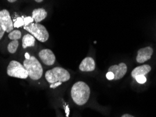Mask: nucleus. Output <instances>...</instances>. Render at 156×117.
<instances>
[{
  "label": "nucleus",
  "instance_id": "obj_5",
  "mask_svg": "<svg viewBox=\"0 0 156 117\" xmlns=\"http://www.w3.org/2000/svg\"><path fill=\"white\" fill-rule=\"evenodd\" d=\"M6 72L9 77L19 78L22 79H27V77H29L28 72L23 65L16 60H12L9 63Z\"/></svg>",
  "mask_w": 156,
  "mask_h": 117
},
{
  "label": "nucleus",
  "instance_id": "obj_15",
  "mask_svg": "<svg viewBox=\"0 0 156 117\" xmlns=\"http://www.w3.org/2000/svg\"><path fill=\"white\" fill-rule=\"evenodd\" d=\"M8 36L11 40H18L21 37V33L19 30H13L9 34Z\"/></svg>",
  "mask_w": 156,
  "mask_h": 117
},
{
  "label": "nucleus",
  "instance_id": "obj_7",
  "mask_svg": "<svg viewBox=\"0 0 156 117\" xmlns=\"http://www.w3.org/2000/svg\"><path fill=\"white\" fill-rule=\"evenodd\" d=\"M39 57L46 65L51 66L55 63L56 57L52 50L50 49H43L39 52Z\"/></svg>",
  "mask_w": 156,
  "mask_h": 117
},
{
  "label": "nucleus",
  "instance_id": "obj_12",
  "mask_svg": "<svg viewBox=\"0 0 156 117\" xmlns=\"http://www.w3.org/2000/svg\"><path fill=\"white\" fill-rule=\"evenodd\" d=\"M47 16V12L44 9H36L33 10V13H32V17H33L34 21L35 23H39V22L44 20Z\"/></svg>",
  "mask_w": 156,
  "mask_h": 117
},
{
  "label": "nucleus",
  "instance_id": "obj_21",
  "mask_svg": "<svg viewBox=\"0 0 156 117\" xmlns=\"http://www.w3.org/2000/svg\"><path fill=\"white\" fill-rule=\"evenodd\" d=\"M4 33H5V31L4 30L1 25H0V40H1L2 38L3 37Z\"/></svg>",
  "mask_w": 156,
  "mask_h": 117
},
{
  "label": "nucleus",
  "instance_id": "obj_6",
  "mask_svg": "<svg viewBox=\"0 0 156 117\" xmlns=\"http://www.w3.org/2000/svg\"><path fill=\"white\" fill-rule=\"evenodd\" d=\"M0 25L6 33H10L13 30L14 25L11 19L10 13L6 9L0 11Z\"/></svg>",
  "mask_w": 156,
  "mask_h": 117
},
{
  "label": "nucleus",
  "instance_id": "obj_1",
  "mask_svg": "<svg viewBox=\"0 0 156 117\" xmlns=\"http://www.w3.org/2000/svg\"><path fill=\"white\" fill-rule=\"evenodd\" d=\"M90 96V88L83 81L76 82L71 88V97L75 104L83 105L86 104Z\"/></svg>",
  "mask_w": 156,
  "mask_h": 117
},
{
  "label": "nucleus",
  "instance_id": "obj_18",
  "mask_svg": "<svg viewBox=\"0 0 156 117\" xmlns=\"http://www.w3.org/2000/svg\"><path fill=\"white\" fill-rule=\"evenodd\" d=\"M135 79H136V81L138 82L139 84H141L146 83V78L145 76H139V77H137L135 78Z\"/></svg>",
  "mask_w": 156,
  "mask_h": 117
},
{
  "label": "nucleus",
  "instance_id": "obj_19",
  "mask_svg": "<svg viewBox=\"0 0 156 117\" xmlns=\"http://www.w3.org/2000/svg\"><path fill=\"white\" fill-rule=\"evenodd\" d=\"M105 76H106V78L108 80H114V75L111 72H108Z\"/></svg>",
  "mask_w": 156,
  "mask_h": 117
},
{
  "label": "nucleus",
  "instance_id": "obj_9",
  "mask_svg": "<svg viewBox=\"0 0 156 117\" xmlns=\"http://www.w3.org/2000/svg\"><path fill=\"white\" fill-rule=\"evenodd\" d=\"M153 53V50L151 47L148 46L138 50L136 56V61L139 63H144L146 61L151 58V56Z\"/></svg>",
  "mask_w": 156,
  "mask_h": 117
},
{
  "label": "nucleus",
  "instance_id": "obj_17",
  "mask_svg": "<svg viewBox=\"0 0 156 117\" xmlns=\"http://www.w3.org/2000/svg\"><path fill=\"white\" fill-rule=\"evenodd\" d=\"M24 20V26H27V25H30V23H33L34 20L33 17L30 16H27V17H23Z\"/></svg>",
  "mask_w": 156,
  "mask_h": 117
},
{
  "label": "nucleus",
  "instance_id": "obj_11",
  "mask_svg": "<svg viewBox=\"0 0 156 117\" xmlns=\"http://www.w3.org/2000/svg\"><path fill=\"white\" fill-rule=\"evenodd\" d=\"M151 70V67L148 65H144L134 68L132 72V77L136 78L139 76H146Z\"/></svg>",
  "mask_w": 156,
  "mask_h": 117
},
{
  "label": "nucleus",
  "instance_id": "obj_22",
  "mask_svg": "<svg viewBox=\"0 0 156 117\" xmlns=\"http://www.w3.org/2000/svg\"><path fill=\"white\" fill-rule=\"evenodd\" d=\"M121 117H134V116H133L132 115H130V114H124V115H122Z\"/></svg>",
  "mask_w": 156,
  "mask_h": 117
},
{
  "label": "nucleus",
  "instance_id": "obj_24",
  "mask_svg": "<svg viewBox=\"0 0 156 117\" xmlns=\"http://www.w3.org/2000/svg\"><path fill=\"white\" fill-rule=\"evenodd\" d=\"M7 1H8L9 2H10V3H13V2H16L17 0H7Z\"/></svg>",
  "mask_w": 156,
  "mask_h": 117
},
{
  "label": "nucleus",
  "instance_id": "obj_8",
  "mask_svg": "<svg viewBox=\"0 0 156 117\" xmlns=\"http://www.w3.org/2000/svg\"><path fill=\"white\" fill-rule=\"evenodd\" d=\"M127 67L125 63H120L119 65H113L108 69V72H111L114 75V80H119L126 74Z\"/></svg>",
  "mask_w": 156,
  "mask_h": 117
},
{
  "label": "nucleus",
  "instance_id": "obj_2",
  "mask_svg": "<svg viewBox=\"0 0 156 117\" xmlns=\"http://www.w3.org/2000/svg\"><path fill=\"white\" fill-rule=\"evenodd\" d=\"M23 66L28 72V76L31 79H40L43 74V68L40 62L35 57L30 56L29 59H26L23 62Z\"/></svg>",
  "mask_w": 156,
  "mask_h": 117
},
{
  "label": "nucleus",
  "instance_id": "obj_4",
  "mask_svg": "<svg viewBox=\"0 0 156 117\" xmlns=\"http://www.w3.org/2000/svg\"><path fill=\"white\" fill-rule=\"evenodd\" d=\"M24 29L30 33L34 37L40 42H47L49 39V33L44 25L40 23H30L24 26Z\"/></svg>",
  "mask_w": 156,
  "mask_h": 117
},
{
  "label": "nucleus",
  "instance_id": "obj_10",
  "mask_svg": "<svg viewBox=\"0 0 156 117\" xmlns=\"http://www.w3.org/2000/svg\"><path fill=\"white\" fill-rule=\"evenodd\" d=\"M96 68L94 60L91 57H87L80 65V70L82 72H92Z\"/></svg>",
  "mask_w": 156,
  "mask_h": 117
},
{
  "label": "nucleus",
  "instance_id": "obj_3",
  "mask_svg": "<svg viewBox=\"0 0 156 117\" xmlns=\"http://www.w3.org/2000/svg\"><path fill=\"white\" fill-rule=\"evenodd\" d=\"M45 78L49 84H54L56 82H66L70 79V74L68 70L65 69L56 67L48 70L45 73Z\"/></svg>",
  "mask_w": 156,
  "mask_h": 117
},
{
  "label": "nucleus",
  "instance_id": "obj_23",
  "mask_svg": "<svg viewBox=\"0 0 156 117\" xmlns=\"http://www.w3.org/2000/svg\"><path fill=\"white\" fill-rule=\"evenodd\" d=\"M25 57H26V59H29L30 58V56L28 53H26V54H25Z\"/></svg>",
  "mask_w": 156,
  "mask_h": 117
},
{
  "label": "nucleus",
  "instance_id": "obj_14",
  "mask_svg": "<svg viewBox=\"0 0 156 117\" xmlns=\"http://www.w3.org/2000/svg\"><path fill=\"white\" fill-rule=\"evenodd\" d=\"M18 45H19V43L18 40H12V42H11L8 45V51L10 53H15L18 49Z\"/></svg>",
  "mask_w": 156,
  "mask_h": 117
},
{
  "label": "nucleus",
  "instance_id": "obj_13",
  "mask_svg": "<svg viewBox=\"0 0 156 117\" xmlns=\"http://www.w3.org/2000/svg\"><path fill=\"white\" fill-rule=\"evenodd\" d=\"M23 48L26 49L27 47H33L35 45V38L32 34H26L22 39Z\"/></svg>",
  "mask_w": 156,
  "mask_h": 117
},
{
  "label": "nucleus",
  "instance_id": "obj_16",
  "mask_svg": "<svg viewBox=\"0 0 156 117\" xmlns=\"http://www.w3.org/2000/svg\"><path fill=\"white\" fill-rule=\"evenodd\" d=\"M13 25H14V27H16V28H18V27L24 25L23 18V17H18L14 23H13Z\"/></svg>",
  "mask_w": 156,
  "mask_h": 117
},
{
  "label": "nucleus",
  "instance_id": "obj_25",
  "mask_svg": "<svg viewBox=\"0 0 156 117\" xmlns=\"http://www.w3.org/2000/svg\"><path fill=\"white\" fill-rule=\"evenodd\" d=\"M35 1L36 2H37V3H40V2H43L44 0H35Z\"/></svg>",
  "mask_w": 156,
  "mask_h": 117
},
{
  "label": "nucleus",
  "instance_id": "obj_20",
  "mask_svg": "<svg viewBox=\"0 0 156 117\" xmlns=\"http://www.w3.org/2000/svg\"><path fill=\"white\" fill-rule=\"evenodd\" d=\"M61 84H62V82H56V83L51 84V85H50V88H56V87H58V86H60V85H61Z\"/></svg>",
  "mask_w": 156,
  "mask_h": 117
}]
</instances>
